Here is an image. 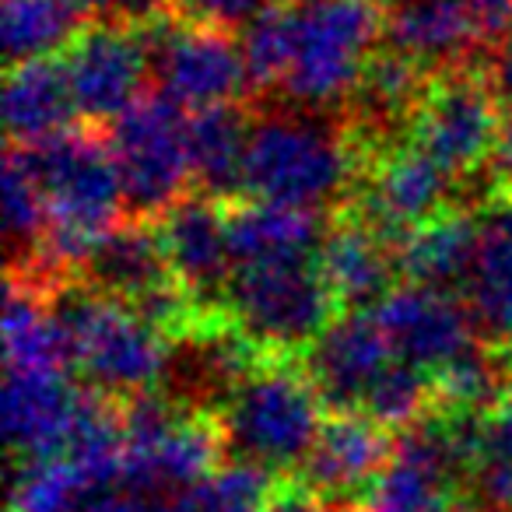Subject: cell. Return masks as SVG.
Segmentation results:
<instances>
[{"mask_svg":"<svg viewBox=\"0 0 512 512\" xmlns=\"http://www.w3.org/2000/svg\"><path fill=\"white\" fill-rule=\"evenodd\" d=\"M36 165L46 197V235L36 249L32 267H15L43 285L67 271H85L92 253L109 232L120 228V211L127 207L106 141L85 130H67L39 148H25Z\"/></svg>","mask_w":512,"mask_h":512,"instance_id":"1","label":"cell"},{"mask_svg":"<svg viewBox=\"0 0 512 512\" xmlns=\"http://www.w3.org/2000/svg\"><path fill=\"white\" fill-rule=\"evenodd\" d=\"M242 463L267 474H299L323 428V397L306 365L292 355H264L221 400L214 414Z\"/></svg>","mask_w":512,"mask_h":512,"instance_id":"2","label":"cell"},{"mask_svg":"<svg viewBox=\"0 0 512 512\" xmlns=\"http://www.w3.org/2000/svg\"><path fill=\"white\" fill-rule=\"evenodd\" d=\"M355 137L309 113H271L249 130L242 193L320 214L362 176Z\"/></svg>","mask_w":512,"mask_h":512,"instance_id":"3","label":"cell"},{"mask_svg":"<svg viewBox=\"0 0 512 512\" xmlns=\"http://www.w3.org/2000/svg\"><path fill=\"white\" fill-rule=\"evenodd\" d=\"M67 341L71 369L88 390L109 400H134L155 393L169 369V344L155 323L144 320L127 302L88 288H71L53 302Z\"/></svg>","mask_w":512,"mask_h":512,"instance_id":"4","label":"cell"},{"mask_svg":"<svg viewBox=\"0 0 512 512\" xmlns=\"http://www.w3.org/2000/svg\"><path fill=\"white\" fill-rule=\"evenodd\" d=\"M292 25L288 71L278 88L295 106L327 109L355 99L379 53L383 0H285Z\"/></svg>","mask_w":512,"mask_h":512,"instance_id":"5","label":"cell"},{"mask_svg":"<svg viewBox=\"0 0 512 512\" xmlns=\"http://www.w3.org/2000/svg\"><path fill=\"white\" fill-rule=\"evenodd\" d=\"M337 299L309 260L235 267L225 295V316L260 355H295L313 348L337 320Z\"/></svg>","mask_w":512,"mask_h":512,"instance_id":"6","label":"cell"},{"mask_svg":"<svg viewBox=\"0 0 512 512\" xmlns=\"http://www.w3.org/2000/svg\"><path fill=\"white\" fill-rule=\"evenodd\" d=\"M123 484L155 498H183L218 470L225 435L214 414L179 411L155 393L123 404Z\"/></svg>","mask_w":512,"mask_h":512,"instance_id":"7","label":"cell"},{"mask_svg":"<svg viewBox=\"0 0 512 512\" xmlns=\"http://www.w3.org/2000/svg\"><path fill=\"white\" fill-rule=\"evenodd\" d=\"M120 172L123 200L137 218H162L193 183L190 116L165 95H144L113 123L106 137Z\"/></svg>","mask_w":512,"mask_h":512,"instance_id":"8","label":"cell"},{"mask_svg":"<svg viewBox=\"0 0 512 512\" xmlns=\"http://www.w3.org/2000/svg\"><path fill=\"white\" fill-rule=\"evenodd\" d=\"M502 120L495 85L460 67L428 81L418 109L407 120V141L453 179H467L495 158Z\"/></svg>","mask_w":512,"mask_h":512,"instance_id":"9","label":"cell"},{"mask_svg":"<svg viewBox=\"0 0 512 512\" xmlns=\"http://www.w3.org/2000/svg\"><path fill=\"white\" fill-rule=\"evenodd\" d=\"M151 78L158 92L183 113L239 106L249 78L242 43H235L225 29L200 22H158L151 25Z\"/></svg>","mask_w":512,"mask_h":512,"instance_id":"10","label":"cell"},{"mask_svg":"<svg viewBox=\"0 0 512 512\" xmlns=\"http://www.w3.org/2000/svg\"><path fill=\"white\" fill-rule=\"evenodd\" d=\"M449 183L453 176L411 141L386 144L362 162V176L355 183L358 207L351 214L397 246L407 232L446 211Z\"/></svg>","mask_w":512,"mask_h":512,"instance_id":"11","label":"cell"},{"mask_svg":"<svg viewBox=\"0 0 512 512\" xmlns=\"http://www.w3.org/2000/svg\"><path fill=\"white\" fill-rule=\"evenodd\" d=\"M144 29L127 25H92L64 53V74L71 85L78 116L88 123H116L144 99L151 74V50Z\"/></svg>","mask_w":512,"mask_h":512,"instance_id":"12","label":"cell"},{"mask_svg":"<svg viewBox=\"0 0 512 512\" xmlns=\"http://www.w3.org/2000/svg\"><path fill=\"white\" fill-rule=\"evenodd\" d=\"M372 316L393 358L414 365L432 379L470 348H477V320L470 306H463L453 292H435L421 285L393 288L372 309Z\"/></svg>","mask_w":512,"mask_h":512,"instance_id":"13","label":"cell"},{"mask_svg":"<svg viewBox=\"0 0 512 512\" xmlns=\"http://www.w3.org/2000/svg\"><path fill=\"white\" fill-rule=\"evenodd\" d=\"M158 239H162L165 260L183 285V292L197 302L204 316H225V295L235 274L232 232H228V211L221 200L183 197L176 207L158 218Z\"/></svg>","mask_w":512,"mask_h":512,"instance_id":"14","label":"cell"},{"mask_svg":"<svg viewBox=\"0 0 512 512\" xmlns=\"http://www.w3.org/2000/svg\"><path fill=\"white\" fill-rule=\"evenodd\" d=\"M95 390H85L67 369L4 376V432L22 463L57 460L71 449Z\"/></svg>","mask_w":512,"mask_h":512,"instance_id":"15","label":"cell"},{"mask_svg":"<svg viewBox=\"0 0 512 512\" xmlns=\"http://www.w3.org/2000/svg\"><path fill=\"white\" fill-rule=\"evenodd\" d=\"M393 456V439L383 425L362 411L330 414L313 442L306 463L299 467L302 488L323 502H348L372 488Z\"/></svg>","mask_w":512,"mask_h":512,"instance_id":"16","label":"cell"},{"mask_svg":"<svg viewBox=\"0 0 512 512\" xmlns=\"http://www.w3.org/2000/svg\"><path fill=\"white\" fill-rule=\"evenodd\" d=\"M390 362L393 351L372 309L337 316L306 355L309 376H313L323 404L334 407V414L362 411L372 383L383 376Z\"/></svg>","mask_w":512,"mask_h":512,"instance_id":"17","label":"cell"},{"mask_svg":"<svg viewBox=\"0 0 512 512\" xmlns=\"http://www.w3.org/2000/svg\"><path fill=\"white\" fill-rule=\"evenodd\" d=\"M316 267L327 278L337 306L344 313H358V309H376L393 292L397 253L390 239H383L376 228L348 211L323 232Z\"/></svg>","mask_w":512,"mask_h":512,"instance_id":"18","label":"cell"},{"mask_svg":"<svg viewBox=\"0 0 512 512\" xmlns=\"http://www.w3.org/2000/svg\"><path fill=\"white\" fill-rule=\"evenodd\" d=\"M383 22L393 50L421 67L460 71L463 60L481 46L463 0H383Z\"/></svg>","mask_w":512,"mask_h":512,"instance_id":"19","label":"cell"},{"mask_svg":"<svg viewBox=\"0 0 512 512\" xmlns=\"http://www.w3.org/2000/svg\"><path fill=\"white\" fill-rule=\"evenodd\" d=\"M467 306L484 334H512V186H502L477 211V249L467 281Z\"/></svg>","mask_w":512,"mask_h":512,"instance_id":"20","label":"cell"},{"mask_svg":"<svg viewBox=\"0 0 512 512\" xmlns=\"http://www.w3.org/2000/svg\"><path fill=\"white\" fill-rule=\"evenodd\" d=\"M477 249V214L446 207L432 221L407 232L393 246L397 253V271L407 285L435 288V292H456L467 288L470 267H474Z\"/></svg>","mask_w":512,"mask_h":512,"instance_id":"21","label":"cell"},{"mask_svg":"<svg viewBox=\"0 0 512 512\" xmlns=\"http://www.w3.org/2000/svg\"><path fill=\"white\" fill-rule=\"evenodd\" d=\"M78 116L60 60H32L8 67L4 81V127L15 148H39L67 134Z\"/></svg>","mask_w":512,"mask_h":512,"instance_id":"22","label":"cell"},{"mask_svg":"<svg viewBox=\"0 0 512 512\" xmlns=\"http://www.w3.org/2000/svg\"><path fill=\"white\" fill-rule=\"evenodd\" d=\"M46 288L32 274L15 271L4 292V365L11 372L71 369L67 341Z\"/></svg>","mask_w":512,"mask_h":512,"instance_id":"23","label":"cell"},{"mask_svg":"<svg viewBox=\"0 0 512 512\" xmlns=\"http://www.w3.org/2000/svg\"><path fill=\"white\" fill-rule=\"evenodd\" d=\"M228 232H232L235 267L309 260L323 242L320 214L267 200H249L228 211Z\"/></svg>","mask_w":512,"mask_h":512,"instance_id":"24","label":"cell"},{"mask_svg":"<svg viewBox=\"0 0 512 512\" xmlns=\"http://www.w3.org/2000/svg\"><path fill=\"white\" fill-rule=\"evenodd\" d=\"M253 123L239 106L207 109L190 116V169L200 193L225 200L242 190Z\"/></svg>","mask_w":512,"mask_h":512,"instance_id":"25","label":"cell"},{"mask_svg":"<svg viewBox=\"0 0 512 512\" xmlns=\"http://www.w3.org/2000/svg\"><path fill=\"white\" fill-rule=\"evenodd\" d=\"M81 22L85 18L67 0H4L0 36H4L8 67L67 53L74 39L85 32Z\"/></svg>","mask_w":512,"mask_h":512,"instance_id":"26","label":"cell"},{"mask_svg":"<svg viewBox=\"0 0 512 512\" xmlns=\"http://www.w3.org/2000/svg\"><path fill=\"white\" fill-rule=\"evenodd\" d=\"M106 488H116V484L95 481L88 470L64 456L22 463L11 484V512H88L95 495Z\"/></svg>","mask_w":512,"mask_h":512,"instance_id":"27","label":"cell"},{"mask_svg":"<svg viewBox=\"0 0 512 512\" xmlns=\"http://www.w3.org/2000/svg\"><path fill=\"white\" fill-rule=\"evenodd\" d=\"M428 81L432 78H425V67L407 57V53L393 50V46L379 50L372 57L369 71H365L362 88L355 92L358 109L376 127H393L400 120H411Z\"/></svg>","mask_w":512,"mask_h":512,"instance_id":"28","label":"cell"},{"mask_svg":"<svg viewBox=\"0 0 512 512\" xmlns=\"http://www.w3.org/2000/svg\"><path fill=\"white\" fill-rule=\"evenodd\" d=\"M470 477L488 509L512 512V390H505L477 421Z\"/></svg>","mask_w":512,"mask_h":512,"instance_id":"29","label":"cell"},{"mask_svg":"<svg viewBox=\"0 0 512 512\" xmlns=\"http://www.w3.org/2000/svg\"><path fill=\"white\" fill-rule=\"evenodd\" d=\"M46 197L39 186L36 165H32L25 148H8L4 158V228H8V242L15 260H29L36 256L39 242L46 235Z\"/></svg>","mask_w":512,"mask_h":512,"instance_id":"30","label":"cell"},{"mask_svg":"<svg viewBox=\"0 0 512 512\" xmlns=\"http://www.w3.org/2000/svg\"><path fill=\"white\" fill-rule=\"evenodd\" d=\"M435 383L414 365H404L393 358L383 369V376L372 383L369 397L362 404V414H369L386 432H407L418 421H425L435 411Z\"/></svg>","mask_w":512,"mask_h":512,"instance_id":"31","label":"cell"},{"mask_svg":"<svg viewBox=\"0 0 512 512\" xmlns=\"http://www.w3.org/2000/svg\"><path fill=\"white\" fill-rule=\"evenodd\" d=\"M274 498L271 474L253 463H228L179 498L183 512H267Z\"/></svg>","mask_w":512,"mask_h":512,"instance_id":"32","label":"cell"},{"mask_svg":"<svg viewBox=\"0 0 512 512\" xmlns=\"http://www.w3.org/2000/svg\"><path fill=\"white\" fill-rule=\"evenodd\" d=\"M239 43L253 85H281L288 71V53H292V25H288L285 0L256 18L253 25H246Z\"/></svg>","mask_w":512,"mask_h":512,"instance_id":"33","label":"cell"},{"mask_svg":"<svg viewBox=\"0 0 512 512\" xmlns=\"http://www.w3.org/2000/svg\"><path fill=\"white\" fill-rule=\"evenodd\" d=\"M81 18L95 25H127V29H151L165 22L172 0H67Z\"/></svg>","mask_w":512,"mask_h":512,"instance_id":"34","label":"cell"},{"mask_svg":"<svg viewBox=\"0 0 512 512\" xmlns=\"http://www.w3.org/2000/svg\"><path fill=\"white\" fill-rule=\"evenodd\" d=\"M186 22L214 25V29H246L260 15L278 8L281 0H176Z\"/></svg>","mask_w":512,"mask_h":512,"instance_id":"35","label":"cell"},{"mask_svg":"<svg viewBox=\"0 0 512 512\" xmlns=\"http://www.w3.org/2000/svg\"><path fill=\"white\" fill-rule=\"evenodd\" d=\"M463 8L474 18L481 43H495L512 32V0H463Z\"/></svg>","mask_w":512,"mask_h":512,"instance_id":"36","label":"cell"},{"mask_svg":"<svg viewBox=\"0 0 512 512\" xmlns=\"http://www.w3.org/2000/svg\"><path fill=\"white\" fill-rule=\"evenodd\" d=\"M267 512H337V509L306 488H281V491H274Z\"/></svg>","mask_w":512,"mask_h":512,"instance_id":"37","label":"cell"},{"mask_svg":"<svg viewBox=\"0 0 512 512\" xmlns=\"http://www.w3.org/2000/svg\"><path fill=\"white\" fill-rule=\"evenodd\" d=\"M495 92H498V99H505V102H509V109H512V32L502 39V46H498Z\"/></svg>","mask_w":512,"mask_h":512,"instance_id":"38","label":"cell"},{"mask_svg":"<svg viewBox=\"0 0 512 512\" xmlns=\"http://www.w3.org/2000/svg\"><path fill=\"white\" fill-rule=\"evenodd\" d=\"M495 162H498V169L509 176V186H512V109H509V116L502 120V137H498Z\"/></svg>","mask_w":512,"mask_h":512,"instance_id":"39","label":"cell"},{"mask_svg":"<svg viewBox=\"0 0 512 512\" xmlns=\"http://www.w3.org/2000/svg\"><path fill=\"white\" fill-rule=\"evenodd\" d=\"M446 512H495V509H488V505L477 502V498H460V495H456L453 502L446 505Z\"/></svg>","mask_w":512,"mask_h":512,"instance_id":"40","label":"cell"},{"mask_svg":"<svg viewBox=\"0 0 512 512\" xmlns=\"http://www.w3.org/2000/svg\"><path fill=\"white\" fill-rule=\"evenodd\" d=\"M505 341H509V369H512V334L505 337Z\"/></svg>","mask_w":512,"mask_h":512,"instance_id":"41","label":"cell"}]
</instances>
